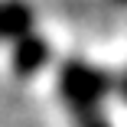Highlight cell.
<instances>
[{
    "label": "cell",
    "mask_w": 127,
    "mask_h": 127,
    "mask_svg": "<svg viewBox=\"0 0 127 127\" xmlns=\"http://www.w3.org/2000/svg\"><path fill=\"white\" fill-rule=\"evenodd\" d=\"M59 88H62V101L72 111L75 127H111L101 111V78L95 68L78 62L62 65Z\"/></svg>",
    "instance_id": "obj_1"
},
{
    "label": "cell",
    "mask_w": 127,
    "mask_h": 127,
    "mask_svg": "<svg viewBox=\"0 0 127 127\" xmlns=\"http://www.w3.org/2000/svg\"><path fill=\"white\" fill-rule=\"evenodd\" d=\"M46 59H49V46L36 36H23L20 46L13 49V65L20 68V75H33Z\"/></svg>",
    "instance_id": "obj_2"
},
{
    "label": "cell",
    "mask_w": 127,
    "mask_h": 127,
    "mask_svg": "<svg viewBox=\"0 0 127 127\" xmlns=\"http://www.w3.org/2000/svg\"><path fill=\"white\" fill-rule=\"evenodd\" d=\"M30 10L20 3V0H7L0 3V36H13V39H23L30 33Z\"/></svg>",
    "instance_id": "obj_3"
}]
</instances>
